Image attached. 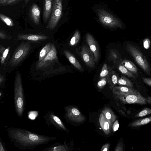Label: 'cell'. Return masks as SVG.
<instances>
[{
    "mask_svg": "<svg viewBox=\"0 0 151 151\" xmlns=\"http://www.w3.org/2000/svg\"><path fill=\"white\" fill-rule=\"evenodd\" d=\"M49 37L46 36L32 34H19L17 35L19 40H28L34 41H39L46 40Z\"/></svg>",
    "mask_w": 151,
    "mask_h": 151,
    "instance_id": "cell-14",
    "label": "cell"
},
{
    "mask_svg": "<svg viewBox=\"0 0 151 151\" xmlns=\"http://www.w3.org/2000/svg\"><path fill=\"white\" fill-rule=\"evenodd\" d=\"M102 113L104 114L110 123L112 125L117 117L111 109L108 107H106L102 110Z\"/></svg>",
    "mask_w": 151,
    "mask_h": 151,
    "instance_id": "cell-21",
    "label": "cell"
},
{
    "mask_svg": "<svg viewBox=\"0 0 151 151\" xmlns=\"http://www.w3.org/2000/svg\"><path fill=\"white\" fill-rule=\"evenodd\" d=\"M110 147V144L109 143H107L104 145L101 148V151H108Z\"/></svg>",
    "mask_w": 151,
    "mask_h": 151,
    "instance_id": "cell-38",
    "label": "cell"
},
{
    "mask_svg": "<svg viewBox=\"0 0 151 151\" xmlns=\"http://www.w3.org/2000/svg\"><path fill=\"white\" fill-rule=\"evenodd\" d=\"M117 84L120 86L125 85L131 88L133 87V84L131 81L129 79L124 76L118 77Z\"/></svg>",
    "mask_w": 151,
    "mask_h": 151,
    "instance_id": "cell-28",
    "label": "cell"
},
{
    "mask_svg": "<svg viewBox=\"0 0 151 151\" xmlns=\"http://www.w3.org/2000/svg\"><path fill=\"white\" fill-rule=\"evenodd\" d=\"M52 44L51 43L49 42L41 50L39 54L38 61L42 60L47 55L51 48Z\"/></svg>",
    "mask_w": 151,
    "mask_h": 151,
    "instance_id": "cell-25",
    "label": "cell"
},
{
    "mask_svg": "<svg viewBox=\"0 0 151 151\" xmlns=\"http://www.w3.org/2000/svg\"><path fill=\"white\" fill-rule=\"evenodd\" d=\"M151 121V117L150 116L144 119L137 120L131 123L130 124V126L134 127H138L147 124L150 122Z\"/></svg>",
    "mask_w": 151,
    "mask_h": 151,
    "instance_id": "cell-27",
    "label": "cell"
},
{
    "mask_svg": "<svg viewBox=\"0 0 151 151\" xmlns=\"http://www.w3.org/2000/svg\"><path fill=\"white\" fill-rule=\"evenodd\" d=\"M86 38L89 48L93 55L95 63H97L100 57L99 48L98 44L90 34L87 33L86 35Z\"/></svg>",
    "mask_w": 151,
    "mask_h": 151,
    "instance_id": "cell-13",
    "label": "cell"
},
{
    "mask_svg": "<svg viewBox=\"0 0 151 151\" xmlns=\"http://www.w3.org/2000/svg\"><path fill=\"white\" fill-rule=\"evenodd\" d=\"M30 15L34 23L39 24L40 22V10L37 4H34L32 5L30 10Z\"/></svg>",
    "mask_w": 151,
    "mask_h": 151,
    "instance_id": "cell-18",
    "label": "cell"
},
{
    "mask_svg": "<svg viewBox=\"0 0 151 151\" xmlns=\"http://www.w3.org/2000/svg\"><path fill=\"white\" fill-rule=\"evenodd\" d=\"M80 54L83 61L88 67L93 68L95 65L93 55L89 47L86 45L83 46Z\"/></svg>",
    "mask_w": 151,
    "mask_h": 151,
    "instance_id": "cell-12",
    "label": "cell"
},
{
    "mask_svg": "<svg viewBox=\"0 0 151 151\" xmlns=\"http://www.w3.org/2000/svg\"><path fill=\"white\" fill-rule=\"evenodd\" d=\"M4 80V76L0 75V84Z\"/></svg>",
    "mask_w": 151,
    "mask_h": 151,
    "instance_id": "cell-44",
    "label": "cell"
},
{
    "mask_svg": "<svg viewBox=\"0 0 151 151\" xmlns=\"http://www.w3.org/2000/svg\"><path fill=\"white\" fill-rule=\"evenodd\" d=\"M63 0H53L51 15L47 28L53 30L55 27L63 14Z\"/></svg>",
    "mask_w": 151,
    "mask_h": 151,
    "instance_id": "cell-8",
    "label": "cell"
},
{
    "mask_svg": "<svg viewBox=\"0 0 151 151\" xmlns=\"http://www.w3.org/2000/svg\"><path fill=\"white\" fill-rule=\"evenodd\" d=\"M80 38V32L78 30H76L70 40V45L72 46L75 45L79 42Z\"/></svg>",
    "mask_w": 151,
    "mask_h": 151,
    "instance_id": "cell-30",
    "label": "cell"
},
{
    "mask_svg": "<svg viewBox=\"0 0 151 151\" xmlns=\"http://www.w3.org/2000/svg\"><path fill=\"white\" fill-rule=\"evenodd\" d=\"M1 95V93H0V96Z\"/></svg>",
    "mask_w": 151,
    "mask_h": 151,
    "instance_id": "cell-45",
    "label": "cell"
},
{
    "mask_svg": "<svg viewBox=\"0 0 151 151\" xmlns=\"http://www.w3.org/2000/svg\"><path fill=\"white\" fill-rule=\"evenodd\" d=\"M113 96L117 104H146L147 103V98L138 93H124L112 91Z\"/></svg>",
    "mask_w": 151,
    "mask_h": 151,
    "instance_id": "cell-2",
    "label": "cell"
},
{
    "mask_svg": "<svg viewBox=\"0 0 151 151\" xmlns=\"http://www.w3.org/2000/svg\"><path fill=\"white\" fill-rule=\"evenodd\" d=\"M57 52L56 47L52 44L51 48L47 55L41 61H37L35 65L37 70H43L50 66L58 60Z\"/></svg>",
    "mask_w": 151,
    "mask_h": 151,
    "instance_id": "cell-10",
    "label": "cell"
},
{
    "mask_svg": "<svg viewBox=\"0 0 151 151\" xmlns=\"http://www.w3.org/2000/svg\"><path fill=\"white\" fill-rule=\"evenodd\" d=\"M126 50L143 71L150 76L151 69L149 63L140 49L137 46L127 43L126 45Z\"/></svg>",
    "mask_w": 151,
    "mask_h": 151,
    "instance_id": "cell-4",
    "label": "cell"
},
{
    "mask_svg": "<svg viewBox=\"0 0 151 151\" xmlns=\"http://www.w3.org/2000/svg\"><path fill=\"white\" fill-rule=\"evenodd\" d=\"M151 113V109L149 108H145L140 112L137 114L135 117H141L150 114Z\"/></svg>",
    "mask_w": 151,
    "mask_h": 151,
    "instance_id": "cell-32",
    "label": "cell"
},
{
    "mask_svg": "<svg viewBox=\"0 0 151 151\" xmlns=\"http://www.w3.org/2000/svg\"><path fill=\"white\" fill-rule=\"evenodd\" d=\"M121 63L133 75L138 76V69L133 62L128 60H122Z\"/></svg>",
    "mask_w": 151,
    "mask_h": 151,
    "instance_id": "cell-20",
    "label": "cell"
},
{
    "mask_svg": "<svg viewBox=\"0 0 151 151\" xmlns=\"http://www.w3.org/2000/svg\"><path fill=\"white\" fill-rule=\"evenodd\" d=\"M6 0H0V5H5Z\"/></svg>",
    "mask_w": 151,
    "mask_h": 151,
    "instance_id": "cell-41",
    "label": "cell"
},
{
    "mask_svg": "<svg viewBox=\"0 0 151 151\" xmlns=\"http://www.w3.org/2000/svg\"><path fill=\"white\" fill-rule=\"evenodd\" d=\"M5 151L2 144L0 141V151Z\"/></svg>",
    "mask_w": 151,
    "mask_h": 151,
    "instance_id": "cell-43",
    "label": "cell"
},
{
    "mask_svg": "<svg viewBox=\"0 0 151 151\" xmlns=\"http://www.w3.org/2000/svg\"><path fill=\"white\" fill-rule=\"evenodd\" d=\"M12 138L24 147L33 149L57 139L56 137L35 133L25 129H17L10 133Z\"/></svg>",
    "mask_w": 151,
    "mask_h": 151,
    "instance_id": "cell-1",
    "label": "cell"
},
{
    "mask_svg": "<svg viewBox=\"0 0 151 151\" xmlns=\"http://www.w3.org/2000/svg\"><path fill=\"white\" fill-rule=\"evenodd\" d=\"M64 109L65 111L64 118L68 123L72 125L79 126L86 121V117L77 106L69 105L65 106Z\"/></svg>",
    "mask_w": 151,
    "mask_h": 151,
    "instance_id": "cell-5",
    "label": "cell"
},
{
    "mask_svg": "<svg viewBox=\"0 0 151 151\" xmlns=\"http://www.w3.org/2000/svg\"><path fill=\"white\" fill-rule=\"evenodd\" d=\"M108 60L109 62H112L115 65L121 63L122 59L120 54L117 50L112 49L109 50Z\"/></svg>",
    "mask_w": 151,
    "mask_h": 151,
    "instance_id": "cell-19",
    "label": "cell"
},
{
    "mask_svg": "<svg viewBox=\"0 0 151 151\" xmlns=\"http://www.w3.org/2000/svg\"><path fill=\"white\" fill-rule=\"evenodd\" d=\"M119 124L118 120H116L113 123L112 125V129L114 132L116 131L119 129Z\"/></svg>",
    "mask_w": 151,
    "mask_h": 151,
    "instance_id": "cell-35",
    "label": "cell"
},
{
    "mask_svg": "<svg viewBox=\"0 0 151 151\" xmlns=\"http://www.w3.org/2000/svg\"><path fill=\"white\" fill-rule=\"evenodd\" d=\"M99 121L100 125L105 134L107 135H109L111 133L112 125L102 113L100 115Z\"/></svg>",
    "mask_w": 151,
    "mask_h": 151,
    "instance_id": "cell-15",
    "label": "cell"
},
{
    "mask_svg": "<svg viewBox=\"0 0 151 151\" xmlns=\"http://www.w3.org/2000/svg\"><path fill=\"white\" fill-rule=\"evenodd\" d=\"M107 81L110 89L112 88L117 84L118 77L116 72L111 70L106 77Z\"/></svg>",
    "mask_w": 151,
    "mask_h": 151,
    "instance_id": "cell-22",
    "label": "cell"
},
{
    "mask_svg": "<svg viewBox=\"0 0 151 151\" xmlns=\"http://www.w3.org/2000/svg\"><path fill=\"white\" fill-rule=\"evenodd\" d=\"M142 79L143 82L150 86H151V79L150 78L143 77Z\"/></svg>",
    "mask_w": 151,
    "mask_h": 151,
    "instance_id": "cell-37",
    "label": "cell"
},
{
    "mask_svg": "<svg viewBox=\"0 0 151 151\" xmlns=\"http://www.w3.org/2000/svg\"><path fill=\"white\" fill-rule=\"evenodd\" d=\"M44 118L46 124L49 127L52 125L57 129L66 132L68 134L69 130L66 127L59 117L52 111L47 112Z\"/></svg>",
    "mask_w": 151,
    "mask_h": 151,
    "instance_id": "cell-9",
    "label": "cell"
},
{
    "mask_svg": "<svg viewBox=\"0 0 151 151\" xmlns=\"http://www.w3.org/2000/svg\"><path fill=\"white\" fill-rule=\"evenodd\" d=\"M147 102L150 104H151V97L150 96H148L147 98Z\"/></svg>",
    "mask_w": 151,
    "mask_h": 151,
    "instance_id": "cell-42",
    "label": "cell"
},
{
    "mask_svg": "<svg viewBox=\"0 0 151 151\" xmlns=\"http://www.w3.org/2000/svg\"><path fill=\"white\" fill-rule=\"evenodd\" d=\"M64 53L70 63L77 69L80 71H83V68L80 63L68 50H65Z\"/></svg>",
    "mask_w": 151,
    "mask_h": 151,
    "instance_id": "cell-17",
    "label": "cell"
},
{
    "mask_svg": "<svg viewBox=\"0 0 151 151\" xmlns=\"http://www.w3.org/2000/svg\"><path fill=\"white\" fill-rule=\"evenodd\" d=\"M112 69L110 67L107 66V64L104 63L102 67L100 73L99 78L103 77H106Z\"/></svg>",
    "mask_w": 151,
    "mask_h": 151,
    "instance_id": "cell-29",
    "label": "cell"
},
{
    "mask_svg": "<svg viewBox=\"0 0 151 151\" xmlns=\"http://www.w3.org/2000/svg\"><path fill=\"white\" fill-rule=\"evenodd\" d=\"M10 49V46L6 48L2 45L0 46V60L2 65L4 63Z\"/></svg>",
    "mask_w": 151,
    "mask_h": 151,
    "instance_id": "cell-26",
    "label": "cell"
},
{
    "mask_svg": "<svg viewBox=\"0 0 151 151\" xmlns=\"http://www.w3.org/2000/svg\"><path fill=\"white\" fill-rule=\"evenodd\" d=\"M53 4V0H44L43 19L47 22L52 12Z\"/></svg>",
    "mask_w": 151,
    "mask_h": 151,
    "instance_id": "cell-16",
    "label": "cell"
},
{
    "mask_svg": "<svg viewBox=\"0 0 151 151\" xmlns=\"http://www.w3.org/2000/svg\"><path fill=\"white\" fill-rule=\"evenodd\" d=\"M150 44V41L149 39L146 38L143 41L144 47L146 49L149 48Z\"/></svg>",
    "mask_w": 151,
    "mask_h": 151,
    "instance_id": "cell-34",
    "label": "cell"
},
{
    "mask_svg": "<svg viewBox=\"0 0 151 151\" xmlns=\"http://www.w3.org/2000/svg\"><path fill=\"white\" fill-rule=\"evenodd\" d=\"M6 35L2 31H0V39H5L6 38Z\"/></svg>",
    "mask_w": 151,
    "mask_h": 151,
    "instance_id": "cell-39",
    "label": "cell"
},
{
    "mask_svg": "<svg viewBox=\"0 0 151 151\" xmlns=\"http://www.w3.org/2000/svg\"><path fill=\"white\" fill-rule=\"evenodd\" d=\"M118 70L122 74L126 76L133 78L135 79L136 77L135 76L130 72L121 63H118L114 65Z\"/></svg>",
    "mask_w": 151,
    "mask_h": 151,
    "instance_id": "cell-24",
    "label": "cell"
},
{
    "mask_svg": "<svg viewBox=\"0 0 151 151\" xmlns=\"http://www.w3.org/2000/svg\"><path fill=\"white\" fill-rule=\"evenodd\" d=\"M0 18L7 25L9 26H12L13 23L12 20L8 17L0 13Z\"/></svg>",
    "mask_w": 151,
    "mask_h": 151,
    "instance_id": "cell-31",
    "label": "cell"
},
{
    "mask_svg": "<svg viewBox=\"0 0 151 151\" xmlns=\"http://www.w3.org/2000/svg\"><path fill=\"white\" fill-rule=\"evenodd\" d=\"M123 150V146L122 143L119 142L115 147V151H122Z\"/></svg>",
    "mask_w": 151,
    "mask_h": 151,
    "instance_id": "cell-36",
    "label": "cell"
},
{
    "mask_svg": "<svg viewBox=\"0 0 151 151\" xmlns=\"http://www.w3.org/2000/svg\"><path fill=\"white\" fill-rule=\"evenodd\" d=\"M74 142L72 140L68 143L65 140L63 144L56 143L49 146L42 150V151H73L75 149Z\"/></svg>",
    "mask_w": 151,
    "mask_h": 151,
    "instance_id": "cell-11",
    "label": "cell"
},
{
    "mask_svg": "<svg viewBox=\"0 0 151 151\" xmlns=\"http://www.w3.org/2000/svg\"><path fill=\"white\" fill-rule=\"evenodd\" d=\"M107 82V79L106 77L101 78L97 84L98 88L99 89L103 88L106 84Z\"/></svg>",
    "mask_w": 151,
    "mask_h": 151,
    "instance_id": "cell-33",
    "label": "cell"
},
{
    "mask_svg": "<svg viewBox=\"0 0 151 151\" xmlns=\"http://www.w3.org/2000/svg\"><path fill=\"white\" fill-rule=\"evenodd\" d=\"M97 11L99 20L104 26L110 28H122L121 22L107 11L99 9Z\"/></svg>",
    "mask_w": 151,
    "mask_h": 151,
    "instance_id": "cell-7",
    "label": "cell"
},
{
    "mask_svg": "<svg viewBox=\"0 0 151 151\" xmlns=\"http://www.w3.org/2000/svg\"><path fill=\"white\" fill-rule=\"evenodd\" d=\"M19 1V0H10L6 5H10L14 4L15 2Z\"/></svg>",
    "mask_w": 151,
    "mask_h": 151,
    "instance_id": "cell-40",
    "label": "cell"
},
{
    "mask_svg": "<svg viewBox=\"0 0 151 151\" xmlns=\"http://www.w3.org/2000/svg\"><path fill=\"white\" fill-rule=\"evenodd\" d=\"M14 99L16 112L21 117L24 110V98L22 78L19 72L16 74L15 77Z\"/></svg>",
    "mask_w": 151,
    "mask_h": 151,
    "instance_id": "cell-3",
    "label": "cell"
},
{
    "mask_svg": "<svg viewBox=\"0 0 151 151\" xmlns=\"http://www.w3.org/2000/svg\"><path fill=\"white\" fill-rule=\"evenodd\" d=\"M31 48L29 42H22L15 50L8 65L13 67L18 65L27 55Z\"/></svg>",
    "mask_w": 151,
    "mask_h": 151,
    "instance_id": "cell-6",
    "label": "cell"
},
{
    "mask_svg": "<svg viewBox=\"0 0 151 151\" xmlns=\"http://www.w3.org/2000/svg\"><path fill=\"white\" fill-rule=\"evenodd\" d=\"M112 90V91L124 93H138L139 92L137 90L132 88L122 86H115Z\"/></svg>",
    "mask_w": 151,
    "mask_h": 151,
    "instance_id": "cell-23",
    "label": "cell"
}]
</instances>
